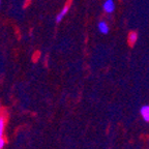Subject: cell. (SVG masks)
Returning a JSON list of instances; mask_svg holds the SVG:
<instances>
[{
    "label": "cell",
    "instance_id": "1",
    "mask_svg": "<svg viewBox=\"0 0 149 149\" xmlns=\"http://www.w3.org/2000/svg\"><path fill=\"white\" fill-rule=\"evenodd\" d=\"M4 118L0 117V149H2L5 145V141L3 139V132H4Z\"/></svg>",
    "mask_w": 149,
    "mask_h": 149
},
{
    "label": "cell",
    "instance_id": "2",
    "mask_svg": "<svg viewBox=\"0 0 149 149\" xmlns=\"http://www.w3.org/2000/svg\"><path fill=\"white\" fill-rule=\"evenodd\" d=\"M115 9V4L113 0H106L105 3H104V10L108 14H111V13L114 12Z\"/></svg>",
    "mask_w": 149,
    "mask_h": 149
},
{
    "label": "cell",
    "instance_id": "3",
    "mask_svg": "<svg viewBox=\"0 0 149 149\" xmlns=\"http://www.w3.org/2000/svg\"><path fill=\"white\" fill-rule=\"evenodd\" d=\"M140 113L142 115L143 119L146 122H149V106H143L140 110Z\"/></svg>",
    "mask_w": 149,
    "mask_h": 149
},
{
    "label": "cell",
    "instance_id": "4",
    "mask_svg": "<svg viewBox=\"0 0 149 149\" xmlns=\"http://www.w3.org/2000/svg\"><path fill=\"white\" fill-rule=\"evenodd\" d=\"M98 30L102 33V34H107L109 32V26L105 21H100L98 23Z\"/></svg>",
    "mask_w": 149,
    "mask_h": 149
},
{
    "label": "cell",
    "instance_id": "5",
    "mask_svg": "<svg viewBox=\"0 0 149 149\" xmlns=\"http://www.w3.org/2000/svg\"><path fill=\"white\" fill-rule=\"evenodd\" d=\"M68 6H65L62 8V10H61L60 13H59L58 15H57V17H56V22L57 23H59V22H61V20H62L63 18H64V16L66 14H68Z\"/></svg>",
    "mask_w": 149,
    "mask_h": 149
},
{
    "label": "cell",
    "instance_id": "6",
    "mask_svg": "<svg viewBox=\"0 0 149 149\" xmlns=\"http://www.w3.org/2000/svg\"><path fill=\"white\" fill-rule=\"evenodd\" d=\"M138 40V35L136 32H130V36H128V42H130V45H134Z\"/></svg>",
    "mask_w": 149,
    "mask_h": 149
},
{
    "label": "cell",
    "instance_id": "7",
    "mask_svg": "<svg viewBox=\"0 0 149 149\" xmlns=\"http://www.w3.org/2000/svg\"><path fill=\"white\" fill-rule=\"evenodd\" d=\"M0 1H1V0H0Z\"/></svg>",
    "mask_w": 149,
    "mask_h": 149
}]
</instances>
